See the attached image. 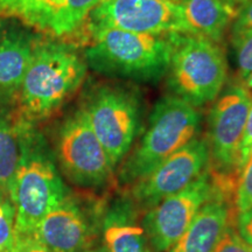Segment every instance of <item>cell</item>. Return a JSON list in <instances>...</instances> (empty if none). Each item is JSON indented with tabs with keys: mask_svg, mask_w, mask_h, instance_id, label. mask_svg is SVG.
<instances>
[{
	"mask_svg": "<svg viewBox=\"0 0 252 252\" xmlns=\"http://www.w3.org/2000/svg\"><path fill=\"white\" fill-rule=\"evenodd\" d=\"M87 70L74 46L40 39L18 94L19 116L33 125L49 118L80 89Z\"/></svg>",
	"mask_w": 252,
	"mask_h": 252,
	"instance_id": "1",
	"label": "cell"
},
{
	"mask_svg": "<svg viewBox=\"0 0 252 252\" xmlns=\"http://www.w3.org/2000/svg\"><path fill=\"white\" fill-rule=\"evenodd\" d=\"M88 67L108 77L157 82L168 70L174 34H144L111 27L89 28Z\"/></svg>",
	"mask_w": 252,
	"mask_h": 252,
	"instance_id": "2",
	"label": "cell"
},
{
	"mask_svg": "<svg viewBox=\"0 0 252 252\" xmlns=\"http://www.w3.org/2000/svg\"><path fill=\"white\" fill-rule=\"evenodd\" d=\"M15 207V236H31L37 223L68 195L54 153L42 134L31 126L23 154L8 187Z\"/></svg>",
	"mask_w": 252,
	"mask_h": 252,
	"instance_id": "3",
	"label": "cell"
},
{
	"mask_svg": "<svg viewBox=\"0 0 252 252\" xmlns=\"http://www.w3.org/2000/svg\"><path fill=\"white\" fill-rule=\"evenodd\" d=\"M202 117L197 108L174 94L154 105L139 145L128 153L119 171L122 185H132L167 158L198 137Z\"/></svg>",
	"mask_w": 252,
	"mask_h": 252,
	"instance_id": "4",
	"label": "cell"
},
{
	"mask_svg": "<svg viewBox=\"0 0 252 252\" xmlns=\"http://www.w3.org/2000/svg\"><path fill=\"white\" fill-rule=\"evenodd\" d=\"M173 37L174 46L166 74L171 94L197 109L214 102L226 81L222 48L196 34H174Z\"/></svg>",
	"mask_w": 252,
	"mask_h": 252,
	"instance_id": "5",
	"label": "cell"
},
{
	"mask_svg": "<svg viewBox=\"0 0 252 252\" xmlns=\"http://www.w3.org/2000/svg\"><path fill=\"white\" fill-rule=\"evenodd\" d=\"M252 94L245 86L232 84L223 89L208 118L209 172L216 184L235 187L239 172V147Z\"/></svg>",
	"mask_w": 252,
	"mask_h": 252,
	"instance_id": "6",
	"label": "cell"
},
{
	"mask_svg": "<svg viewBox=\"0 0 252 252\" xmlns=\"http://www.w3.org/2000/svg\"><path fill=\"white\" fill-rule=\"evenodd\" d=\"M81 108L116 168L131 152L132 144L139 133V97L126 88L100 86L88 94Z\"/></svg>",
	"mask_w": 252,
	"mask_h": 252,
	"instance_id": "7",
	"label": "cell"
},
{
	"mask_svg": "<svg viewBox=\"0 0 252 252\" xmlns=\"http://www.w3.org/2000/svg\"><path fill=\"white\" fill-rule=\"evenodd\" d=\"M54 157L62 174L78 187L99 188L113 178L115 167L82 108L60 124Z\"/></svg>",
	"mask_w": 252,
	"mask_h": 252,
	"instance_id": "8",
	"label": "cell"
},
{
	"mask_svg": "<svg viewBox=\"0 0 252 252\" xmlns=\"http://www.w3.org/2000/svg\"><path fill=\"white\" fill-rule=\"evenodd\" d=\"M88 21L89 28L162 35L190 33L180 0H103Z\"/></svg>",
	"mask_w": 252,
	"mask_h": 252,
	"instance_id": "9",
	"label": "cell"
},
{
	"mask_svg": "<svg viewBox=\"0 0 252 252\" xmlns=\"http://www.w3.org/2000/svg\"><path fill=\"white\" fill-rule=\"evenodd\" d=\"M209 162L207 140L195 138L149 174L130 185L132 203L138 209L146 212L197 180L209 169Z\"/></svg>",
	"mask_w": 252,
	"mask_h": 252,
	"instance_id": "10",
	"label": "cell"
},
{
	"mask_svg": "<svg viewBox=\"0 0 252 252\" xmlns=\"http://www.w3.org/2000/svg\"><path fill=\"white\" fill-rule=\"evenodd\" d=\"M219 188L209 169L188 187L146 210L141 225L153 252H167Z\"/></svg>",
	"mask_w": 252,
	"mask_h": 252,
	"instance_id": "11",
	"label": "cell"
},
{
	"mask_svg": "<svg viewBox=\"0 0 252 252\" xmlns=\"http://www.w3.org/2000/svg\"><path fill=\"white\" fill-rule=\"evenodd\" d=\"M96 235L94 215L67 195L43 216L31 236L50 252H84L93 248Z\"/></svg>",
	"mask_w": 252,
	"mask_h": 252,
	"instance_id": "12",
	"label": "cell"
},
{
	"mask_svg": "<svg viewBox=\"0 0 252 252\" xmlns=\"http://www.w3.org/2000/svg\"><path fill=\"white\" fill-rule=\"evenodd\" d=\"M219 190L195 216L185 234L167 252H213L229 226L236 224L234 194Z\"/></svg>",
	"mask_w": 252,
	"mask_h": 252,
	"instance_id": "13",
	"label": "cell"
},
{
	"mask_svg": "<svg viewBox=\"0 0 252 252\" xmlns=\"http://www.w3.org/2000/svg\"><path fill=\"white\" fill-rule=\"evenodd\" d=\"M39 40L18 25L0 26V105L17 100Z\"/></svg>",
	"mask_w": 252,
	"mask_h": 252,
	"instance_id": "14",
	"label": "cell"
},
{
	"mask_svg": "<svg viewBox=\"0 0 252 252\" xmlns=\"http://www.w3.org/2000/svg\"><path fill=\"white\" fill-rule=\"evenodd\" d=\"M132 204H118L105 214L102 224L106 252H152L143 225L135 219Z\"/></svg>",
	"mask_w": 252,
	"mask_h": 252,
	"instance_id": "15",
	"label": "cell"
},
{
	"mask_svg": "<svg viewBox=\"0 0 252 252\" xmlns=\"http://www.w3.org/2000/svg\"><path fill=\"white\" fill-rule=\"evenodd\" d=\"M191 34L219 43L231 27L238 7L229 0H180Z\"/></svg>",
	"mask_w": 252,
	"mask_h": 252,
	"instance_id": "16",
	"label": "cell"
},
{
	"mask_svg": "<svg viewBox=\"0 0 252 252\" xmlns=\"http://www.w3.org/2000/svg\"><path fill=\"white\" fill-rule=\"evenodd\" d=\"M31 126L18 115L0 111V189L8 190L9 184L23 154L24 139Z\"/></svg>",
	"mask_w": 252,
	"mask_h": 252,
	"instance_id": "17",
	"label": "cell"
},
{
	"mask_svg": "<svg viewBox=\"0 0 252 252\" xmlns=\"http://www.w3.org/2000/svg\"><path fill=\"white\" fill-rule=\"evenodd\" d=\"M103 0H61L59 7L49 19L46 32L56 37L75 34L86 24L94 8Z\"/></svg>",
	"mask_w": 252,
	"mask_h": 252,
	"instance_id": "18",
	"label": "cell"
},
{
	"mask_svg": "<svg viewBox=\"0 0 252 252\" xmlns=\"http://www.w3.org/2000/svg\"><path fill=\"white\" fill-rule=\"evenodd\" d=\"M61 0H0V17L17 18L32 27L45 31Z\"/></svg>",
	"mask_w": 252,
	"mask_h": 252,
	"instance_id": "19",
	"label": "cell"
},
{
	"mask_svg": "<svg viewBox=\"0 0 252 252\" xmlns=\"http://www.w3.org/2000/svg\"><path fill=\"white\" fill-rule=\"evenodd\" d=\"M15 207L8 190L0 189V252H9L14 243Z\"/></svg>",
	"mask_w": 252,
	"mask_h": 252,
	"instance_id": "20",
	"label": "cell"
},
{
	"mask_svg": "<svg viewBox=\"0 0 252 252\" xmlns=\"http://www.w3.org/2000/svg\"><path fill=\"white\" fill-rule=\"evenodd\" d=\"M234 206L237 216L252 212V154L238 172L234 194Z\"/></svg>",
	"mask_w": 252,
	"mask_h": 252,
	"instance_id": "21",
	"label": "cell"
},
{
	"mask_svg": "<svg viewBox=\"0 0 252 252\" xmlns=\"http://www.w3.org/2000/svg\"><path fill=\"white\" fill-rule=\"evenodd\" d=\"M232 46L239 75L245 80L252 72V33L232 40Z\"/></svg>",
	"mask_w": 252,
	"mask_h": 252,
	"instance_id": "22",
	"label": "cell"
},
{
	"mask_svg": "<svg viewBox=\"0 0 252 252\" xmlns=\"http://www.w3.org/2000/svg\"><path fill=\"white\" fill-rule=\"evenodd\" d=\"M213 252H252V245L244 241L235 226L231 225L220 238Z\"/></svg>",
	"mask_w": 252,
	"mask_h": 252,
	"instance_id": "23",
	"label": "cell"
},
{
	"mask_svg": "<svg viewBox=\"0 0 252 252\" xmlns=\"http://www.w3.org/2000/svg\"><path fill=\"white\" fill-rule=\"evenodd\" d=\"M231 41L252 33V0L238 9L231 27Z\"/></svg>",
	"mask_w": 252,
	"mask_h": 252,
	"instance_id": "24",
	"label": "cell"
},
{
	"mask_svg": "<svg viewBox=\"0 0 252 252\" xmlns=\"http://www.w3.org/2000/svg\"><path fill=\"white\" fill-rule=\"evenodd\" d=\"M252 154V103L249 110L245 127L242 137L241 147H239V169L247 161V159Z\"/></svg>",
	"mask_w": 252,
	"mask_h": 252,
	"instance_id": "25",
	"label": "cell"
},
{
	"mask_svg": "<svg viewBox=\"0 0 252 252\" xmlns=\"http://www.w3.org/2000/svg\"><path fill=\"white\" fill-rule=\"evenodd\" d=\"M9 252H50L45 245L37 242L33 236H15Z\"/></svg>",
	"mask_w": 252,
	"mask_h": 252,
	"instance_id": "26",
	"label": "cell"
},
{
	"mask_svg": "<svg viewBox=\"0 0 252 252\" xmlns=\"http://www.w3.org/2000/svg\"><path fill=\"white\" fill-rule=\"evenodd\" d=\"M236 225H237V231L242 236V238L252 245V212L237 216Z\"/></svg>",
	"mask_w": 252,
	"mask_h": 252,
	"instance_id": "27",
	"label": "cell"
},
{
	"mask_svg": "<svg viewBox=\"0 0 252 252\" xmlns=\"http://www.w3.org/2000/svg\"><path fill=\"white\" fill-rule=\"evenodd\" d=\"M244 82H245V87H247V89L250 91V93H252V72L247 78H245Z\"/></svg>",
	"mask_w": 252,
	"mask_h": 252,
	"instance_id": "28",
	"label": "cell"
},
{
	"mask_svg": "<svg viewBox=\"0 0 252 252\" xmlns=\"http://www.w3.org/2000/svg\"><path fill=\"white\" fill-rule=\"evenodd\" d=\"M229 1H231L232 4H235L236 6H237L238 8H241L242 6L247 4V2L250 1V0H229Z\"/></svg>",
	"mask_w": 252,
	"mask_h": 252,
	"instance_id": "29",
	"label": "cell"
},
{
	"mask_svg": "<svg viewBox=\"0 0 252 252\" xmlns=\"http://www.w3.org/2000/svg\"><path fill=\"white\" fill-rule=\"evenodd\" d=\"M84 252H106L104 247H99V248H91L89 250L84 251Z\"/></svg>",
	"mask_w": 252,
	"mask_h": 252,
	"instance_id": "30",
	"label": "cell"
}]
</instances>
